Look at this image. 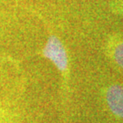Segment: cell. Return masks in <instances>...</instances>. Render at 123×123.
<instances>
[{
	"mask_svg": "<svg viewBox=\"0 0 123 123\" xmlns=\"http://www.w3.org/2000/svg\"><path fill=\"white\" fill-rule=\"evenodd\" d=\"M43 55L45 57L56 65L60 71H65L68 68V57L64 46L60 40L55 36H50L47 44L43 49Z\"/></svg>",
	"mask_w": 123,
	"mask_h": 123,
	"instance_id": "cell-1",
	"label": "cell"
},
{
	"mask_svg": "<svg viewBox=\"0 0 123 123\" xmlns=\"http://www.w3.org/2000/svg\"><path fill=\"white\" fill-rule=\"evenodd\" d=\"M107 101L112 112L123 118V87H110L107 92Z\"/></svg>",
	"mask_w": 123,
	"mask_h": 123,
	"instance_id": "cell-2",
	"label": "cell"
},
{
	"mask_svg": "<svg viewBox=\"0 0 123 123\" xmlns=\"http://www.w3.org/2000/svg\"><path fill=\"white\" fill-rule=\"evenodd\" d=\"M114 57L116 61L123 68V43L119 44L114 51Z\"/></svg>",
	"mask_w": 123,
	"mask_h": 123,
	"instance_id": "cell-3",
	"label": "cell"
}]
</instances>
